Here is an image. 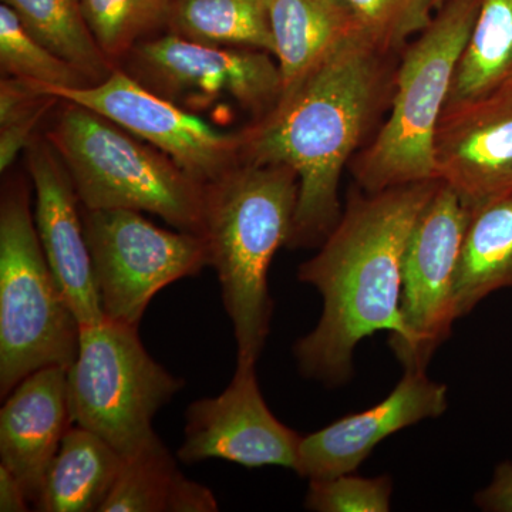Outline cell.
Here are the masks:
<instances>
[{
    "instance_id": "30",
    "label": "cell",
    "mask_w": 512,
    "mask_h": 512,
    "mask_svg": "<svg viewBox=\"0 0 512 512\" xmlns=\"http://www.w3.org/2000/svg\"><path fill=\"white\" fill-rule=\"evenodd\" d=\"M477 507L490 512H512V463L504 461L495 468L494 478L487 488L476 494Z\"/></svg>"
},
{
    "instance_id": "17",
    "label": "cell",
    "mask_w": 512,
    "mask_h": 512,
    "mask_svg": "<svg viewBox=\"0 0 512 512\" xmlns=\"http://www.w3.org/2000/svg\"><path fill=\"white\" fill-rule=\"evenodd\" d=\"M271 23L284 93L363 32L348 0H272Z\"/></svg>"
},
{
    "instance_id": "28",
    "label": "cell",
    "mask_w": 512,
    "mask_h": 512,
    "mask_svg": "<svg viewBox=\"0 0 512 512\" xmlns=\"http://www.w3.org/2000/svg\"><path fill=\"white\" fill-rule=\"evenodd\" d=\"M57 100H59L57 97L46 94L39 106L20 119L12 121L8 126L2 127V133H0V171L2 173L9 170L20 151L28 146L37 124L46 116L47 111L52 109Z\"/></svg>"
},
{
    "instance_id": "32",
    "label": "cell",
    "mask_w": 512,
    "mask_h": 512,
    "mask_svg": "<svg viewBox=\"0 0 512 512\" xmlns=\"http://www.w3.org/2000/svg\"><path fill=\"white\" fill-rule=\"evenodd\" d=\"M443 2H444V0H443ZM441 5H443V3H441Z\"/></svg>"
},
{
    "instance_id": "25",
    "label": "cell",
    "mask_w": 512,
    "mask_h": 512,
    "mask_svg": "<svg viewBox=\"0 0 512 512\" xmlns=\"http://www.w3.org/2000/svg\"><path fill=\"white\" fill-rule=\"evenodd\" d=\"M82 6L97 45L113 62L167 23L170 0H82Z\"/></svg>"
},
{
    "instance_id": "14",
    "label": "cell",
    "mask_w": 512,
    "mask_h": 512,
    "mask_svg": "<svg viewBox=\"0 0 512 512\" xmlns=\"http://www.w3.org/2000/svg\"><path fill=\"white\" fill-rule=\"evenodd\" d=\"M28 170L36 194L37 235L47 264L80 326L103 322L79 195L49 140L30 143Z\"/></svg>"
},
{
    "instance_id": "29",
    "label": "cell",
    "mask_w": 512,
    "mask_h": 512,
    "mask_svg": "<svg viewBox=\"0 0 512 512\" xmlns=\"http://www.w3.org/2000/svg\"><path fill=\"white\" fill-rule=\"evenodd\" d=\"M46 94L37 92L32 83L8 76L0 84V127L28 114L39 106Z\"/></svg>"
},
{
    "instance_id": "7",
    "label": "cell",
    "mask_w": 512,
    "mask_h": 512,
    "mask_svg": "<svg viewBox=\"0 0 512 512\" xmlns=\"http://www.w3.org/2000/svg\"><path fill=\"white\" fill-rule=\"evenodd\" d=\"M184 384L148 355L138 328L107 319L83 326L67 370L73 424L97 434L121 457L136 456L157 439L154 417Z\"/></svg>"
},
{
    "instance_id": "26",
    "label": "cell",
    "mask_w": 512,
    "mask_h": 512,
    "mask_svg": "<svg viewBox=\"0 0 512 512\" xmlns=\"http://www.w3.org/2000/svg\"><path fill=\"white\" fill-rule=\"evenodd\" d=\"M366 36L384 52L400 55L434 18L443 0H348Z\"/></svg>"
},
{
    "instance_id": "2",
    "label": "cell",
    "mask_w": 512,
    "mask_h": 512,
    "mask_svg": "<svg viewBox=\"0 0 512 512\" xmlns=\"http://www.w3.org/2000/svg\"><path fill=\"white\" fill-rule=\"evenodd\" d=\"M439 180L367 192L355 188L318 254L299 266L298 279L318 289V325L293 353L309 379L339 386L353 372V353L367 336L402 335L403 259L414 225Z\"/></svg>"
},
{
    "instance_id": "5",
    "label": "cell",
    "mask_w": 512,
    "mask_h": 512,
    "mask_svg": "<svg viewBox=\"0 0 512 512\" xmlns=\"http://www.w3.org/2000/svg\"><path fill=\"white\" fill-rule=\"evenodd\" d=\"M47 134L84 210L150 212L201 235L204 185L113 121L66 103Z\"/></svg>"
},
{
    "instance_id": "13",
    "label": "cell",
    "mask_w": 512,
    "mask_h": 512,
    "mask_svg": "<svg viewBox=\"0 0 512 512\" xmlns=\"http://www.w3.org/2000/svg\"><path fill=\"white\" fill-rule=\"evenodd\" d=\"M434 171L471 212L512 191V89L441 114Z\"/></svg>"
},
{
    "instance_id": "10",
    "label": "cell",
    "mask_w": 512,
    "mask_h": 512,
    "mask_svg": "<svg viewBox=\"0 0 512 512\" xmlns=\"http://www.w3.org/2000/svg\"><path fill=\"white\" fill-rule=\"evenodd\" d=\"M36 90L113 121L170 157L202 185L218 180L242 163V130H218L120 70H114L109 79L97 84Z\"/></svg>"
},
{
    "instance_id": "22",
    "label": "cell",
    "mask_w": 512,
    "mask_h": 512,
    "mask_svg": "<svg viewBox=\"0 0 512 512\" xmlns=\"http://www.w3.org/2000/svg\"><path fill=\"white\" fill-rule=\"evenodd\" d=\"M272 0H170L171 33L205 45L247 47L275 57Z\"/></svg>"
},
{
    "instance_id": "9",
    "label": "cell",
    "mask_w": 512,
    "mask_h": 512,
    "mask_svg": "<svg viewBox=\"0 0 512 512\" xmlns=\"http://www.w3.org/2000/svg\"><path fill=\"white\" fill-rule=\"evenodd\" d=\"M471 212L441 183L414 225L403 259V332L389 345L406 370H426L457 320L456 272Z\"/></svg>"
},
{
    "instance_id": "27",
    "label": "cell",
    "mask_w": 512,
    "mask_h": 512,
    "mask_svg": "<svg viewBox=\"0 0 512 512\" xmlns=\"http://www.w3.org/2000/svg\"><path fill=\"white\" fill-rule=\"evenodd\" d=\"M393 494L389 476L365 478L355 473L311 480L306 510L316 512H387Z\"/></svg>"
},
{
    "instance_id": "31",
    "label": "cell",
    "mask_w": 512,
    "mask_h": 512,
    "mask_svg": "<svg viewBox=\"0 0 512 512\" xmlns=\"http://www.w3.org/2000/svg\"><path fill=\"white\" fill-rule=\"evenodd\" d=\"M30 500L18 477L0 464V511H29Z\"/></svg>"
},
{
    "instance_id": "4",
    "label": "cell",
    "mask_w": 512,
    "mask_h": 512,
    "mask_svg": "<svg viewBox=\"0 0 512 512\" xmlns=\"http://www.w3.org/2000/svg\"><path fill=\"white\" fill-rule=\"evenodd\" d=\"M481 5L483 0H444L430 25L400 53L389 116L350 161L363 191L437 180L434 137Z\"/></svg>"
},
{
    "instance_id": "18",
    "label": "cell",
    "mask_w": 512,
    "mask_h": 512,
    "mask_svg": "<svg viewBox=\"0 0 512 512\" xmlns=\"http://www.w3.org/2000/svg\"><path fill=\"white\" fill-rule=\"evenodd\" d=\"M123 464L124 458L109 443L73 424L33 507L40 512H101Z\"/></svg>"
},
{
    "instance_id": "11",
    "label": "cell",
    "mask_w": 512,
    "mask_h": 512,
    "mask_svg": "<svg viewBox=\"0 0 512 512\" xmlns=\"http://www.w3.org/2000/svg\"><path fill=\"white\" fill-rule=\"evenodd\" d=\"M133 69L134 79L167 99L229 96L254 121L274 110L284 93L281 69L271 53L205 45L175 33L138 43Z\"/></svg>"
},
{
    "instance_id": "8",
    "label": "cell",
    "mask_w": 512,
    "mask_h": 512,
    "mask_svg": "<svg viewBox=\"0 0 512 512\" xmlns=\"http://www.w3.org/2000/svg\"><path fill=\"white\" fill-rule=\"evenodd\" d=\"M84 234L104 319L138 328L161 289L200 274L208 261L202 235L167 231L130 210H84Z\"/></svg>"
},
{
    "instance_id": "12",
    "label": "cell",
    "mask_w": 512,
    "mask_h": 512,
    "mask_svg": "<svg viewBox=\"0 0 512 512\" xmlns=\"http://www.w3.org/2000/svg\"><path fill=\"white\" fill-rule=\"evenodd\" d=\"M302 436L281 423L265 403L256 363L237 360L234 377L217 397L191 403L185 413L178 460H224L241 466L298 468Z\"/></svg>"
},
{
    "instance_id": "23",
    "label": "cell",
    "mask_w": 512,
    "mask_h": 512,
    "mask_svg": "<svg viewBox=\"0 0 512 512\" xmlns=\"http://www.w3.org/2000/svg\"><path fill=\"white\" fill-rule=\"evenodd\" d=\"M30 35L97 84L109 79L113 62L97 45L84 18L82 0H2Z\"/></svg>"
},
{
    "instance_id": "15",
    "label": "cell",
    "mask_w": 512,
    "mask_h": 512,
    "mask_svg": "<svg viewBox=\"0 0 512 512\" xmlns=\"http://www.w3.org/2000/svg\"><path fill=\"white\" fill-rule=\"evenodd\" d=\"M447 406L446 384L431 380L426 370H406L383 402L302 437L296 473L309 481L356 473L383 440L440 417Z\"/></svg>"
},
{
    "instance_id": "19",
    "label": "cell",
    "mask_w": 512,
    "mask_h": 512,
    "mask_svg": "<svg viewBox=\"0 0 512 512\" xmlns=\"http://www.w3.org/2000/svg\"><path fill=\"white\" fill-rule=\"evenodd\" d=\"M218 503L210 488L181 473L160 437L123 468L101 512H214Z\"/></svg>"
},
{
    "instance_id": "21",
    "label": "cell",
    "mask_w": 512,
    "mask_h": 512,
    "mask_svg": "<svg viewBox=\"0 0 512 512\" xmlns=\"http://www.w3.org/2000/svg\"><path fill=\"white\" fill-rule=\"evenodd\" d=\"M508 89H512V0H483L458 57L443 113Z\"/></svg>"
},
{
    "instance_id": "24",
    "label": "cell",
    "mask_w": 512,
    "mask_h": 512,
    "mask_svg": "<svg viewBox=\"0 0 512 512\" xmlns=\"http://www.w3.org/2000/svg\"><path fill=\"white\" fill-rule=\"evenodd\" d=\"M0 64L8 76L32 83L36 89H73L90 84L76 67L30 35L5 3L0 6Z\"/></svg>"
},
{
    "instance_id": "20",
    "label": "cell",
    "mask_w": 512,
    "mask_h": 512,
    "mask_svg": "<svg viewBox=\"0 0 512 512\" xmlns=\"http://www.w3.org/2000/svg\"><path fill=\"white\" fill-rule=\"evenodd\" d=\"M505 288H512V191L471 214L454 286L457 319Z\"/></svg>"
},
{
    "instance_id": "3",
    "label": "cell",
    "mask_w": 512,
    "mask_h": 512,
    "mask_svg": "<svg viewBox=\"0 0 512 512\" xmlns=\"http://www.w3.org/2000/svg\"><path fill=\"white\" fill-rule=\"evenodd\" d=\"M299 197L288 165L239 163L204 185L201 235L231 319L237 360L258 362L271 332L268 274L291 237Z\"/></svg>"
},
{
    "instance_id": "1",
    "label": "cell",
    "mask_w": 512,
    "mask_h": 512,
    "mask_svg": "<svg viewBox=\"0 0 512 512\" xmlns=\"http://www.w3.org/2000/svg\"><path fill=\"white\" fill-rule=\"evenodd\" d=\"M399 57L359 33L242 130V163L288 165L298 174L288 247L322 245L338 224L340 178L390 109Z\"/></svg>"
},
{
    "instance_id": "16",
    "label": "cell",
    "mask_w": 512,
    "mask_h": 512,
    "mask_svg": "<svg viewBox=\"0 0 512 512\" xmlns=\"http://www.w3.org/2000/svg\"><path fill=\"white\" fill-rule=\"evenodd\" d=\"M73 426L67 370L46 367L22 380L0 410V464L35 504L64 434Z\"/></svg>"
},
{
    "instance_id": "6",
    "label": "cell",
    "mask_w": 512,
    "mask_h": 512,
    "mask_svg": "<svg viewBox=\"0 0 512 512\" xmlns=\"http://www.w3.org/2000/svg\"><path fill=\"white\" fill-rule=\"evenodd\" d=\"M80 329L47 264L28 190L13 185L0 205L2 399L37 370H69L79 352Z\"/></svg>"
}]
</instances>
